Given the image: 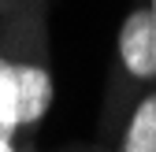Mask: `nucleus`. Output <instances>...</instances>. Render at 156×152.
<instances>
[{
	"label": "nucleus",
	"instance_id": "1",
	"mask_svg": "<svg viewBox=\"0 0 156 152\" xmlns=\"http://www.w3.org/2000/svg\"><path fill=\"white\" fill-rule=\"evenodd\" d=\"M52 67L37 11H23L0 33V137L23 141L52 111Z\"/></svg>",
	"mask_w": 156,
	"mask_h": 152
},
{
	"label": "nucleus",
	"instance_id": "2",
	"mask_svg": "<svg viewBox=\"0 0 156 152\" xmlns=\"http://www.w3.org/2000/svg\"><path fill=\"white\" fill-rule=\"evenodd\" d=\"M115 56H119V71L126 74L130 85L156 82V15L149 4L126 11L119 26V41H115Z\"/></svg>",
	"mask_w": 156,
	"mask_h": 152
},
{
	"label": "nucleus",
	"instance_id": "3",
	"mask_svg": "<svg viewBox=\"0 0 156 152\" xmlns=\"http://www.w3.org/2000/svg\"><path fill=\"white\" fill-rule=\"evenodd\" d=\"M115 152H156V93L134 104Z\"/></svg>",
	"mask_w": 156,
	"mask_h": 152
},
{
	"label": "nucleus",
	"instance_id": "4",
	"mask_svg": "<svg viewBox=\"0 0 156 152\" xmlns=\"http://www.w3.org/2000/svg\"><path fill=\"white\" fill-rule=\"evenodd\" d=\"M0 152H23V145L11 141V137H0Z\"/></svg>",
	"mask_w": 156,
	"mask_h": 152
},
{
	"label": "nucleus",
	"instance_id": "5",
	"mask_svg": "<svg viewBox=\"0 0 156 152\" xmlns=\"http://www.w3.org/2000/svg\"><path fill=\"white\" fill-rule=\"evenodd\" d=\"M149 8H152V15H156V0H149Z\"/></svg>",
	"mask_w": 156,
	"mask_h": 152
}]
</instances>
